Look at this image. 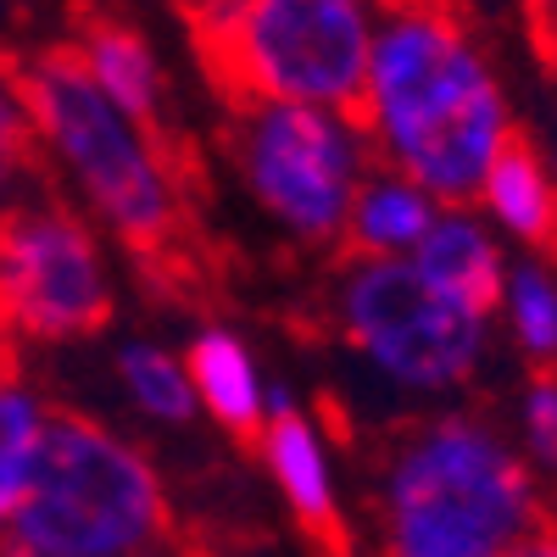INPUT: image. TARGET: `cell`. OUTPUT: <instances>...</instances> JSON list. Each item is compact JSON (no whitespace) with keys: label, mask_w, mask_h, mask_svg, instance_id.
I'll list each match as a JSON object with an SVG mask.
<instances>
[{"label":"cell","mask_w":557,"mask_h":557,"mask_svg":"<svg viewBox=\"0 0 557 557\" xmlns=\"http://www.w3.org/2000/svg\"><path fill=\"white\" fill-rule=\"evenodd\" d=\"M357 117L380 162L412 173L441 201H474L513 134L480 45L430 0H396L374 17Z\"/></svg>","instance_id":"cell-1"},{"label":"cell","mask_w":557,"mask_h":557,"mask_svg":"<svg viewBox=\"0 0 557 557\" xmlns=\"http://www.w3.org/2000/svg\"><path fill=\"white\" fill-rule=\"evenodd\" d=\"M385 546L401 557L552 552L530 462L474 418H441L385 462Z\"/></svg>","instance_id":"cell-2"},{"label":"cell","mask_w":557,"mask_h":557,"mask_svg":"<svg viewBox=\"0 0 557 557\" xmlns=\"http://www.w3.org/2000/svg\"><path fill=\"white\" fill-rule=\"evenodd\" d=\"M162 541L168 491L151 462L89 418H45L0 546L17 557H139Z\"/></svg>","instance_id":"cell-3"},{"label":"cell","mask_w":557,"mask_h":557,"mask_svg":"<svg viewBox=\"0 0 557 557\" xmlns=\"http://www.w3.org/2000/svg\"><path fill=\"white\" fill-rule=\"evenodd\" d=\"M17 101L34 134L67 168L78 196L112 223L134 251H157L178 228V178L162 162L151 123L123 112L107 89L84 73L78 57H34L17 67Z\"/></svg>","instance_id":"cell-4"},{"label":"cell","mask_w":557,"mask_h":557,"mask_svg":"<svg viewBox=\"0 0 557 557\" xmlns=\"http://www.w3.org/2000/svg\"><path fill=\"white\" fill-rule=\"evenodd\" d=\"M196 28L218 78L246 101L357 112L374 45L368 0H196Z\"/></svg>","instance_id":"cell-5"},{"label":"cell","mask_w":557,"mask_h":557,"mask_svg":"<svg viewBox=\"0 0 557 557\" xmlns=\"http://www.w3.org/2000/svg\"><path fill=\"white\" fill-rule=\"evenodd\" d=\"M240 178L257 207L296 240H341L362 173L374 168V139L351 107L312 101H246L235 123Z\"/></svg>","instance_id":"cell-6"},{"label":"cell","mask_w":557,"mask_h":557,"mask_svg":"<svg viewBox=\"0 0 557 557\" xmlns=\"http://www.w3.org/2000/svg\"><path fill=\"white\" fill-rule=\"evenodd\" d=\"M341 335L401 391L469 385L485 357V312L435 290L412 257H357L341 273Z\"/></svg>","instance_id":"cell-7"},{"label":"cell","mask_w":557,"mask_h":557,"mask_svg":"<svg viewBox=\"0 0 557 557\" xmlns=\"http://www.w3.org/2000/svg\"><path fill=\"white\" fill-rule=\"evenodd\" d=\"M112 285L96 235L67 212H12L0 223V318L28 341L101 330Z\"/></svg>","instance_id":"cell-8"},{"label":"cell","mask_w":557,"mask_h":557,"mask_svg":"<svg viewBox=\"0 0 557 557\" xmlns=\"http://www.w3.org/2000/svg\"><path fill=\"white\" fill-rule=\"evenodd\" d=\"M412 268L430 278L435 290H446L451 301L474 307V312H496L502 285H507V262L496 235L469 212V201H446L435 212V223L424 228V240L412 246Z\"/></svg>","instance_id":"cell-9"},{"label":"cell","mask_w":557,"mask_h":557,"mask_svg":"<svg viewBox=\"0 0 557 557\" xmlns=\"http://www.w3.org/2000/svg\"><path fill=\"white\" fill-rule=\"evenodd\" d=\"M257 435H262L268 474H273L278 496H285V507L312 535H335L341 530V491H335V469H330V451H323V435L296 407L268 412Z\"/></svg>","instance_id":"cell-10"},{"label":"cell","mask_w":557,"mask_h":557,"mask_svg":"<svg viewBox=\"0 0 557 557\" xmlns=\"http://www.w3.org/2000/svg\"><path fill=\"white\" fill-rule=\"evenodd\" d=\"M446 201L435 190H424L412 173L380 162L368 168L351 212H346V240L357 246V257H412V246L424 240V228L435 223Z\"/></svg>","instance_id":"cell-11"},{"label":"cell","mask_w":557,"mask_h":557,"mask_svg":"<svg viewBox=\"0 0 557 557\" xmlns=\"http://www.w3.org/2000/svg\"><path fill=\"white\" fill-rule=\"evenodd\" d=\"M474 201H485V212L496 218L502 235H513L524 246H552L557 240V184H552V168L513 134H507V146L491 157Z\"/></svg>","instance_id":"cell-12"},{"label":"cell","mask_w":557,"mask_h":557,"mask_svg":"<svg viewBox=\"0 0 557 557\" xmlns=\"http://www.w3.org/2000/svg\"><path fill=\"white\" fill-rule=\"evenodd\" d=\"M184 368H190L196 401L218 418L223 430H240V435L262 430V418H268V380H262L257 357L246 351V341L223 335V330H207V335H196Z\"/></svg>","instance_id":"cell-13"},{"label":"cell","mask_w":557,"mask_h":557,"mask_svg":"<svg viewBox=\"0 0 557 557\" xmlns=\"http://www.w3.org/2000/svg\"><path fill=\"white\" fill-rule=\"evenodd\" d=\"M78 62H84V73L96 78L123 112H134L139 123L157 117V107H162V67H157V57H151V45L139 39L134 28H123V23H96V28L84 34Z\"/></svg>","instance_id":"cell-14"},{"label":"cell","mask_w":557,"mask_h":557,"mask_svg":"<svg viewBox=\"0 0 557 557\" xmlns=\"http://www.w3.org/2000/svg\"><path fill=\"white\" fill-rule=\"evenodd\" d=\"M117 380H123L128 401L146 418H162V424H184V418L201 412L196 385H190V368H184L173 351H162V346H146V341L123 346Z\"/></svg>","instance_id":"cell-15"},{"label":"cell","mask_w":557,"mask_h":557,"mask_svg":"<svg viewBox=\"0 0 557 557\" xmlns=\"http://www.w3.org/2000/svg\"><path fill=\"white\" fill-rule=\"evenodd\" d=\"M496 312L507 318L513 341L530 362H557V273L541 262H519L502 285Z\"/></svg>","instance_id":"cell-16"},{"label":"cell","mask_w":557,"mask_h":557,"mask_svg":"<svg viewBox=\"0 0 557 557\" xmlns=\"http://www.w3.org/2000/svg\"><path fill=\"white\" fill-rule=\"evenodd\" d=\"M45 412L39 396L28 385H17L12 374H0V530H7L12 507L28 485V469H34V451H39V435H45Z\"/></svg>","instance_id":"cell-17"},{"label":"cell","mask_w":557,"mask_h":557,"mask_svg":"<svg viewBox=\"0 0 557 557\" xmlns=\"http://www.w3.org/2000/svg\"><path fill=\"white\" fill-rule=\"evenodd\" d=\"M519 430H524L530 462L557 474V362H541V374L530 380L524 407H519Z\"/></svg>","instance_id":"cell-18"},{"label":"cell","mask_w":557,"mask_h":557,"mask_svg":"<svg viewBox=\"0 0 557 557\" xmlns=\"http://www.w3.org/2000/svg\"><path fill=\"white\" fill-rule=\"evenodd\" d=\"M28 134H34V123H28V112H23V101H17V89L0 84V184L23 168Z\"/></svg>","instance_id":"cell-19"},{"label":"cell","mask_w":557,"mask_h":557,"mask_svg":"<svg viewBox=\"0 0 557 557\" xmlns=\"http://www.w3.org/2000/svg\"><path fill=\"white\" fill-rule=\"evenodd\" d=\"M524 7H530V28L541 39V51L557 62V0H524Z\"/></svg>","instance_id":"cell-20"},{"label":"cell","mask_w":557,"mask_h":557,"mask_svg":"<svg viewBox=\"0 0 557 557\" xmlns=\"http://www.w3.org/2000/svg\"><path fill=\"white\" fill-rule=\"evenodd\" d=\"M0 374H12V323L0 318Z\"/></svg>","instance_id":"cell-21"},{"label":"cell","mask_w":557,"mask_h":557,"mask_svg":"<svg viewBox=\"0 0 557 557\" xmlns=\"http://www.w3.org/2000/svg\"><path fill=\"white\" fill-rule=\"evenodd\" d=\"M552 173H557V168H552ZM552 184H557V178H552Z\"/></svg>","instance_id":"cell-22"}]
</instances>
